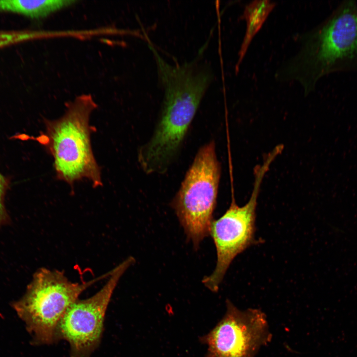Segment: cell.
<instances>
[{
	"instance_id": "cell-8",
	"label": "cell",
	"mask_w": 357,
	"mask_h": 357,
	"mask_svg": "<svg viewBox=\"0 0 357 357\" xmlns=\"http://www.w3.org/2000/svg\"><path fill=\"white\" fill-rule=\"evenodd\" d=\"M223 319L202 341L208 346L206 357H253L269 338L264 314L257 309L241 311L227 301Z\"/></svg>"
},
{
	"instance_id": "cell-12",
	"label": "cell",
	"mask_w": 357,
	"mask_h": 357,
	"mask_svg": "<svg viewBox=\"0 0 357 357\" xmlns=\"http://www.w3.org/2000/svg\"><path fill=\"white\" fill-rule=\"evenodd\" d=\"M6 182L4 177L0 173V218L3 212V198L6 189Z\"/></svg>"
},
{
	"instance_id": "cell-1",
	"label": "cell",
	"mask_w": 357,
	"mask_h": 357,
	"mask_svg": "<svg viewBox=\"0 0 357 357\" xmlns=\"http://www.w3.org/2000/svg\"><path fill=\"white\" fill-rule=\"evenodd\" d=\"M155 61L164 94L153 132L138 151L147 175L164 174L174 163L213 79L210 68L196 60L173 64L159 57Z\"/></svg>"
},
{
	"instance_id": "cell-6",
	"label": "cell",
	"mask_w": 357,
	"mask_h": 357,
	"mask_svg": "<svg viewBox=\"0 0 357 357\" xmlns=\"http://www.w3.org/2000/svg\"><path fill=\"white\" fill-rule=\"evenodd\" d=\"M274 159L266 156L254 172L253 189L248 201L238 205L234 196L229 208L219 219L213 221L210 234L215 244L217 262L212 273L202 283L210 291H218L219 285L235 257L258 241L255 239L256 209L263 178Z\"/></svg>"
},
{
	"instance_id": "cell-2",
	"label": "cell",
	"mask_w": 357,
	"mask_h": 357,
	"mask_svg": "<svg viewBox=\"0 0 357 357\" xmlns=\"http://www.w3.org/2000/svg\"><path fill=\"white\" fill-rule=\"evenodd\" d=\"M298 51L278 68L280 82H298L304 95L329 74L357 71V0H345L311 29L295 35Z\"/></svg>"
},
{
	"instance_id": "cell-10",
	"label": "cell",
	"mask_w": 357,
	"mask_h": 357,
	"mask_svg": "<svg viewBox=\"0 0 357 357\" xmlns=\"http://www.w3.org/2000/svg\"><path fill=\"white\" fill-rule=\"evenodd\" d=\"M76 2L70 0H0V11L19 13L32 18H41Z\"/></svg>"
},
{
	"instance_id": "cell-7",
	"label": "cell",
	"mask_w": 357,
	"mask_h": 357,
	"mask_svg": "<svg viewBox=\"0 0 357 357\" xmlns=\"http://www.w3.org/2000/svg\"><path fill=\"white\" fill-rule=\"evenodd\" d=\"M129 257L112 270L107 282L96 294L77 299L67 309L57 330V339L67 341L70 357H90L98 347L107 309L121 276L134 262Z\"/></svg>"
},
{
	"instance_id": "cell-4",
	"label": "cell",
	"mask_w": 357,
	"mask_h": 357,
	"mask_svg": "<svg viewBox=\"0 0 357 357\" xmlns=\"http://www.w3.org/2000/svg\"><path fill=\"white\" fill-rule=\"evenodd\" d=\"M111 273L78 283L60 270L43 268L37 272L24 297L13 304L34 342L50 345L58 341V325L67 309L84 291Z\"/></svg>"
},
{
	"instance_id": "cell-11",
	"label": "cell",
	"mask_w": 357,
	"mask_h": 357,
	"mask_svg": "<svg viewBox=\"0 0 357 357\" xmlns=\"http://www.w3.org/2000/svg\"><path fill=\"white\" fill-rule=\"evenodd\" d=\"M46 31H0V48L19 42L47 37Z\"/></svg>"
},
{
	"instance_id": "cell-9",
	"label": "cell",
	"mask_w": 357,
	"mask_h": 357,
	"mask_svg": "<svg viewBox=\"0 0 357 357\" xmlns=\"http://www.w3.org/2000/svg\"><path fill=\"white\" fill-rule=\"evenodd\" d=\"M276 5L275 1L269 0H253L245 5L240 17L246 21V30L238 53L235 67L237 73L253 38Z\"/></svg>"
},
{
	"instance_id": "cell-3",
	"label": "cell",
	"mask_w": 357,
	"mask_h": 357,
	"mask_svg": "<svg viewBox=\"0 0 357 357\" xmlns=\"http://www.w3.org/2000/svg\"><path fill=\"white\" fill-rule=\"evenodd\" d=\"M97 105L89 94L76 97L66 104L62 116L45 119V132L35 140L44 145L54 160L57 179L73 187L86 179L94 187L103 185L100 168L93 153L90 115Z\"/></svg>"
},
{
	"instance_id": "cell-5",
	"label": "cell",
	"mask_w": 357,
	"mask_h": 357,
	"mask_svg": "<svg viewBox=\"0 0 357 357\" xmlns=\"http://www.w3.org/2000/svg\"><path fill=\"white\" fill-rule=\"evenodd\" d=\"M221 174L215 142L212 140L197 151L171 202L186 238L195 249L210 234Z\"/></svg>"
}]
</instances>
